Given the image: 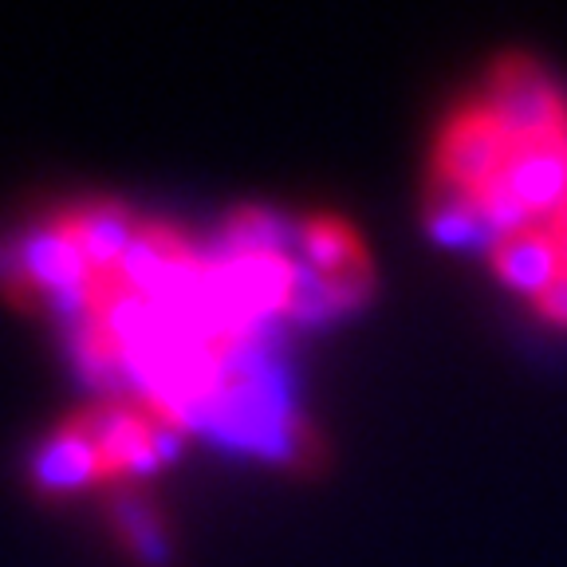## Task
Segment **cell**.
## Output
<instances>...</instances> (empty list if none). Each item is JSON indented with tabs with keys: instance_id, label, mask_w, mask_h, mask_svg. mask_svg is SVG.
<instances>
[{
	"instance_id": "6da1fadb",
	"label": "cell",
	"mask_w": 567,
	"mask_h": 567,
	"mask_svg": "<svg viewBox=\"0 0 567 567\" xmlns=\"http://www.w3.org/2000/svg\"><path fill=\"white\" fill-rule=\"evenodd\" d=\"M115 276L151 303H186L209 284V268L197 265L186 240L166 225H138V237L118 260Z\"/></svg>"
},
{
	"instance_id": "7a4b0ae2",
	"label": "cell",
	"mask_w": 567,
	"mask_h": 567,
	"mask_svg": "<svg viewBox=\"0 0 567 567\" xmlns=\"http://www.w3.org/2000/svg\"><path fill=\"white\" fill-rule=\"evenodd\" d=\"M485 103L516 142L544 138V134H567L564 95L548 80V71L540 63H532L528 55H505L496 63Z\"/></svg>"
},
{
	"instance_id": "3957f363",
	"label": "cell",
	"mask_w": 567,
	"mask_h": 567,
	"mask_svg": "<svg viewBox=\"0 0 567 567\" xmlns=\"http://www.w3.org/2000/svg\"><path fill=\"white\" fill-rule=\"evenodd\" d=\"M513 146L516 138L488 111V103H470L442 126L434 174H445L453 182H461V186L481 189L505 169Z\"/></svg>"
},
{
	"instance_id": "277c9868",
	"label": "cell",
	"mask_w": 567,
	"mask_h": 567,
	"mask_svg": "<svg viewBox=\"0 0 567 567\" xmlns=\"http://www.w3.org/2000/svg\"><path fill=\"white\" fill-rule=\"evenodd\" d=\"M296 272L300 265L284 248H240L213 268L209 288L217 303L225 300L237 316H268V311H288Z\"/></svg>"
},
{
	"instance_id": "5b68a950",
	"label": "cell",
	"mask_w": 567,
	"mask_h": 567,
	"mask_svg": "<svg viewBox=\"0 0 567 567\" xmlns=\"http://www.w3.org/2000/svg\"><path fill=\"white\" fill-rule=\"evenodd\" d=\"M501 177L520 197L532 221H548L551 213L567 205V134L520 138Z\"/></svg>"
},
{
	"instance_id": "8992f818",
	"label": "cell",
	"mask_w": 567,
	"mask_h": 567,
	"mask_svg": "<svg viewBox=\"0 0 567 567\" xmlns=\"http://www.w3.org/2000/svg\"><path fill=\"white\" fill-rule=\"evenodd\" d=\"M68 225V233L75 237V245L83 248L91 272L106 276L115 272L118 260L126 257V248L138 237V221L131 217V209L118 202H83L80 209H71L60 217Z\"/></svg>"
},
{
	"instance_id": "52a82bcc",
	"label": "cell",
	"mask_w": 567,
	"mask_h": 567,
	"mask_svg": "<svg viewBox=\"0 0 567 567\" xmlns=\"http://www.w3.org/2000/svg\"><path fill=\"white\" fill-rule=\"evenodd\" d=\"M488 260L501 272V280L520 288V292L536 296L551 276L564 268L556 240H551L548 225L544 221H528L520 229H508L501 237H493L488 245Z\"/></svg>"
},
{
	"instance_id": "ba28073f",
	"label": "cell",
	"mask_w": 567,
	"mask_h": 567,
	"mask_svg": "<svg viewBox=\"0 0 567 567\" xmlns=\"http://www.w3.org/2000/svg\"><path fill=\"white\" fill-rule=\"evenodd\" d=\"M32 470H35V481L55 488V493H68V488H83V485H91V481L111 477L103 453H99L95 437L87 434V425L80 422V414L68 417V422L40 445Z\"/></svg>"
},
{
	"instance_id": "9c48e42d",
	"label": "cell",
	"mask_w": 567,
	"mask_h": 567,
	"mask_svg": "<svg viewBox=\"0 0 567 567\" xmlns=\"http://www.w3.org/2000/svg\"><path fill=\"white\" fill-rule=\"evenodd\" d=\"M425 225L442 245H473V240H493L488 237L485 213H481V197L473 186H461L453 177L434 174L430 189H425Z\"/></svg>"
},
{
	"instance_id": "30bf717a",
	"label": "cell",
	"mask_w": 567,
	"mask_h": 567,
	"mask_svg": "<svg viewBox=\"0 0 567 567\" xmlns=\"http://www.w3.org/2000/svg\"><path fill=\"white\" fill-rule=\"evenodd\" d=\"M303 252V265L316 268V272H331V268H343L351 260H363L367 248L359 240V233L351 229L339 217H308L296 233Z\"/></svg>"
},
{
	"instance_id": "8fae6325",
	"label": "cell",
	"mask_w": 567,
	"mask_h": 567,
	"mask_svg": "<svg viewBox=\"0 0 567 567\" xmlns=\"http://www.w3.org/2000/svg\"><path fill=\"white\" fill-rule=\"evenodd\" d=\"M288 240V229L276 213L260 209V205H248V209H237L229 217V252H240V248H284Z\"/></svg>"
},
{
	"instance_id": "7c38bea8",
	"label": "cell",
	"mask_w": 567,
	"mask_h": 567,
	"mask_svg": "<svg viewBox=\"0 0 567 567\" xmlns=\"http://www.w3.org/2000/svg\"><path fill=\"white\" fill-rule=\"evenodd\" d=\"M532 303H536V308H540V316H548L551 323H564V328H567V265L559 268L548 284H544L540 292L532 296Z\"/></svg>"
},
{
	"instance_id": "4fadbf2b",
	"label": "cell",
	"mask_w": 567,
	"mask_h": 567,
	"mask_svg": "<svg viewBox=\"0 0 567 567\" xmlns=\"http://www.w3.org/2000/svg\"><path fill=\"white\" fill-rule=\"evenodd\" d=\"M548 233H551V240H556V248H559V257H564V265H567V205L564 209H556L548 217Z\"/></svg>"
}]
</instances>
